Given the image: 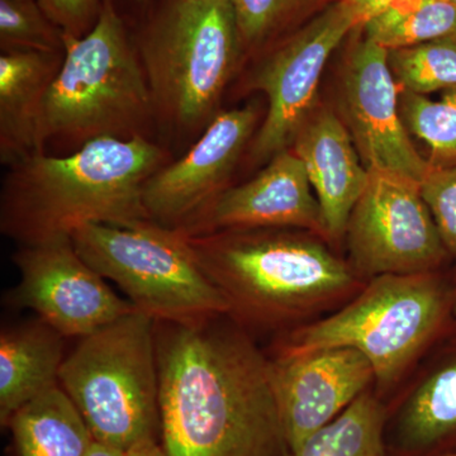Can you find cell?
<instances>
[{
  "instance_id": "7c38bea8",
  "label": "cell",
  "mask_w": 456,
  "mask_h": 456,
  "mask_svg": "<svg viewBox=\"0 0 456 456\" xmlns=\"http://www.w3.org/2000/svg\"><path fill=\"white\" fill-rule=\"evenodd\" d=\"M342 74V110L362 164L421 184L431 169L411 142L399 113V88L389 68L388 50L369 38L362 26Z\"/></svg>"
},
{
  "instance_id": "52a82bcc",
  "label": "cell",
  "mask_w": 456,
  "mask_h": 456,
  "mask_svg": "<svg viewBox=\"0 0 456 456\" xmlns=\"http://www.w3.org/2000/svg\"><path fill=\"white\" fill-rule=\"evenodd\" d=\"M241 53L230 0H174L141 46L155 112L185 130L211 122Z\"/></svg>"
},
{
  "instance_id": "9a60e30c",
  "label": "cell",
  "mask_w": 456,
  "mask_h": 456,
  "mask_svg": "<svg viewBox=\"0 0 456 456\" xmlns=\"http://www.w3.org/2000/svg\"><path fill=\"white\" fill-rule=\"evenodd\" d=\"M287 227L326 236L322 213L305 164L289 149L273 156L250 182L222 191L178 231L193 236Z\"/></svg>"
},
{
  "instance_id": "9c48e42d",
  "label": "cell",
  "mask_w": 456,
  "mask_h": 456,
  "mask_svg": "<svg viewBox=\"0 0 456 456\" xmlns=\"http://www.w3.org/2000/svg\"><path fill=\"white\" fill-rule=\"evenodd\" d=\"M359 25L342 0L294 29L261 62L255 88L268 99V110L255 137V160L272 159L289 149L311 116L327 60Z\"/></svg>"
},
{
  "instance_id": "d6986e66",
  "label": "cell",
  "mask_w": 456,
  "mask_h": 456,
  "mask_svg": "<svg viewBox=\"0 0 456 456\" xmlns=\"http://www.w3.org/2000/svg\"><path fill=\"white\" fill-rule=\"evenodd\" d=\"M18 456H88L95 444L86 419L60 384L9 419Z\"/></svg>"
},
{
  "instance_id": "f1b7e54d",
  "label": "cell",
  "mask_w": 456,
  "mask_h": 456,
  "mask_svg": "<svg viewBox=\"0 0 456 456\" xmlns=\"http://www.w3.org/2000/svg\"><path fill=\"white\" fill-rule=\"evenodd\" d=\"M123 456H167L160 440L147 439L134 444L123 452Z\"/></svg>"
},
{
  "instance_id": "e0dca14e",
  "label": "cell",
  "mask_w": 456,
  "mask_h": 456,
  "mask_svg": "<svg viewBox=\"0 0 456 456\" xmlns=\"http://www.w3.org/2000/svg\"><path fill=\"white\" fill-rule=\"evenodd\" d=\"M65 53L2 51L0 55V160L13 167L38 147L42 104Z\"/></svg>"
},
{
  "instance_id": "5b68a950",
  "label": "cell",
  "mask_w": 456,
  "mask_h": 456,
  "mask_svg": "<svg viewBox=\"0 0 456 456\" xmlns=\"http://www.w3.org/2000/svg\"><path fill=\"white\" fill-rule=\"evenodd\" d=\"M59 384L97 443L126 452L160 440L155 321L142 312L84 336L62 362Z\"/></svg>"
},
{
  "instance_id": "4316f807",
  "label": "cell",
  "mask_w": 456,
  "mask_h": 456,
  "mask_svg": "<svg viewBox=\"0 0 456 456\" xmlns=\"http://www.w3.org/2000/svg\"><path fill=\"white\" fill-rule=\"evenodd\" d=\"M446 250L456 255V167H432L419 184Z\"/></svg>"
},
{
  "instance_id": "ac0fdd59",
  "label": "cell",
  "mask_w": 456,
  "mask_h": 456,
  "mask_svg": "<svg viewBox=\"0 0 456 456\" xmlns=\"http://www.w3.org/2000/svg\"><path fill=\"white\" fill-rule=\"evenodd\" d=\"M64 336L41 318L4 327L0 334V424L59 384Z\"/></svg>"
},
{
  "instance_id": "7402d4cb",
  "label": "cell",
  "mask_w": 456,
  "mask_h": 456,
  "mask_svg": "<svg viewBox=\"0 0 456 456\" xmlns=\"http://www.w3.org/2000/svg\"><path fill=\"white\" fill-rule=\"evenodd\" d=\"M456 430V362L430 375L408 399L399 417V439L428 448Z\"/></svg>"
},
{
  "instance_id": "f546056e",
  "label": "cell",
  "mask_w": 456,
  "mask_h": 456,
  "mask_svg": "<svg viewBox=\"0 0 456 456\" xmlns=\"http://www.w3.org/2000/svg\"><path fill=\"white\" fill-rule=\"evenodd\" d=\"M122 450L114 449L112 446L104 445V444L95 441L88 456H123Z\"/></svg>"
},
{
  "instance_id": "6da1fadb",
  "label": "cell",
  "mask_w": 456,
  "mask_h": 456,
  "mask_svg": "<svg viewBox=\"0 0 456 456\" xmlns=\"http://www.w3.org/2000/svg\"><path fill=\"white\" fill-rule=\"evenodd\" d=\"M220 317L155 322L161 445L167 456H287L268 359Z\"/></svg>"
},
{
  "instance_id": "cb8c5ba5",
  "label": "cell",
  "mask_w": 456,
  "mask_h": 456,
  "mask_svg": "<svg viewBox=\"0 0 456 456\" xmlns=\"http://www.w3.org/2000/svg\"><path fill=\"white\" fill-rule=\"evenodd\" d=\"M398 104L404 127L430 149L432 167H456V90L440 101L399 90Z\"/></svg>"
},
{
  "instance_id": "44dd1931",
  "label": "cell",
  "mask_w": 456,
  "mask_h": 456,
  "mask_svg": "<svg viewBox=\"0 0 456 456\" xmlns=\"http://www.w3.org/2000/svg\"><path fill=\"white\" fill-rule=\"evenodd\" d=\"M387 50L417 46L456 33V7L446 0H395L362 26Z\"/></svg>"
},
{
  "instance_id": "484cf974",
  "label": "cell",
  "mask_w": 456,
  "mask_h": 456,
  "mask_svg": "<svg viewBox=\"0 0 456 456\" xmlns=\"http://www.w3.org/2000/svg\"><path fill=\"white\" fill-rule=\"evenodd\" d=\"M0 49L65 53V36L37 0H0Z\"/></svg>"
},
{
  "instance_id": "4fadbf2b",
  "label": "cell",
  "mask_w": 456,
  "mask_h": 456,
  "mask_svg": "<svg viewBox=\"0 0 456 456\" xmlns=\"http://www.w3.org/2000/svg\"><path fill=\"white\" fill-rule=\"evenodd\" d=\"M269 362V377L289 452L331 422L368 391L370 362L351 347L283 349Z\"/></svg>"
},
{
  "instance_id": "3957f363",
  "label": "cell",
  "mask_w": 456,
  "mask_h": 456,
  "mask_svg": "<svg viewBox=\"0 0 456 456\" xmlns=\"http://www.w3.org/2000/svg\"><path fill=\"white\" fill-rule=\"evenodd\" d=\"M184 236L226 297L228 316L259 325L287 322L354 284L351 270L325 246L277 228Z\"/></svg>"
},
{
  "instance_id": "2e32d148",
  "label": "cell",
  "mask_w": 456,
  "mask_h": 456,
  "mask_svg": "<svg viewBox=\"0 0 456 456\" xmlns=\"http://www.w3.org/2000/svg\"><path fill=\"white\" fill-rule=\"evenodd\" d=\"M293 145L320 204L326 236L338 239L346 232L351 212L364 193L370 173L360 161L346 125L331 110H318L308 117Z\"/></svg>"
},
{
  "instance_id": "d6a6232c",
  "label": "cell",
  "mask_w": 456,
  "mask_h": 456,
  "mask_svg": "<svg viewBox=\"0 0 456 456\" xmlns=\"http://www.w3.org/2000/svg\"><path fill=\"white\" fill-rule=\"evenodd\" d=\"M134 2H143V0H134Z\"/></svg>"
},
{
  "instance_id": "836d02e7",
  "label": "cell",
  "mask_w": 456,
  "mask_h": 456,
  "mask_svg": "<svg viewBox=\"0 0 456 456\" xmlns=\"http://www.w3.org/2000/svg\"><path fill=\"white\" fill-rule=\"evenodd\" d=\"M455 314H456V303H455Z\"/></svg>"
},
{
  "instance_id": "5bb4252c",
  "label": "cell",
  "mask_w": 456,
  "mask_h": 456,
  "mask_svg": "<svg viewBox=\"0 0 456 456\" xmlns=\"http://www.w3.org/2000/svg\"><path fill=\"white\" fill-rule=\"evenodd\" d=\"M253 106L216 114L200 139L175 163L156 171L143 188L152 221L174 230L184 226L222 193V185L256 127Z\"/></svg>"
},
{
  "instance_id": "277c9868",
  "label": "cell",
  "mask_w": 456,
  "mask_h": 456,
  "mask_svg": "<svg viewBox=\"0 0 456 456\" xmlns=\"http://www.w3.org/2000/svg\"><path fill=\"white\" fill-rule=\"evenodd\" d=\"M140 59L112 0H103L88 35L65 37L61 68L42 104L41 151L53 139L82 147L102 137L145 136L156 112Z\"/></svg>"
},
{
  "instance_id": "603a6c76",
  "label": "cell",
  "mask_w": 456,
  "mask_h": 456,
  "mask_svg": "<svg viewBox=\"0 0 456 456\" xmlns=\"http://www.w3.org/2000/svg\"><path fill=\"white\" fill-rule=\"evenodd\" d=\"M388 53L399 90L422 95L456 90V33Z\"/></svg>"
},
{
  "instance_id": "4dcf8cb0",
  "label": "cell",
  "mask_w": 456,
  "mask_h": 456,
  "mask_svg": "<svg viewBox=\"0 0 456 456\" xmlns=\"http://www.w3.org/2000/svg\"><path fill=\"white\" fill-rule=\"evenodd\" d=\"M446 2L450 3V4L454 5L456 7V0H446Z\"/></svg>"
},
{
  "instance_id": "8fae6325",
  "label": "cell",
  "mask_w": 456,
  "mask_h": 456,
  "mask_svg": "<svg viewBox=\"0 0 456 456\" xmlns=\"http://www.w3.org/2000/svg\"><path fill=\"white\" fill-rule=\"evenodd\" d=\"M14 264L20 281L8 301L36 312L64 338H82L136 311L77 254L71 236L20 245Z\"/></svg>"
},
{
  "instance_id": "8992f818",
  "label": "cell",
  "mask_w": 456,
  "mask_h": 456,
  "mask_svg": "<svg viewBox=\"0 0 456 456\" xmlns=\"http://www.w3.org/2000/svg\"><path fill=\"white\" fill-rule=\"evenodd\" d=\"M71 240L89 266L155 322L191 325L230 314L226 297L178 230L152 220L88 224Z\"/></svg>"
},
{
  "instance_id": "7a4b0ae2",
  "label": "cell",
  "mask_w": 456,
  "mask_h": 456,
  "mask_svg": "<svg viewBox=\"0 0 456 456\" xmlns=\"http://www.w3.org/2000/svg\"><path fill=\"white\" fill-rule=\"evenodd\" d=\"M163 150L142 134L102 137L68 156L33 154L11 167L2 194V232L20 244L69 235L88 224L151 220L147 180Z\"/></svg>"
},
{
  "instance_id": "d4e9b609",
  "label": "cell",
  "mask_w": 456,
  "mask_h": 456,
  "mask_svg": "<svg viewBox=\"0 0 456 456\" xmlns=\"http://www.w3.org/2000/svg\"><path fill=\"white\" fill-rule=\"evenodd\" d=\"M242 51L265 46L338 0H230Z\"/></svg>"
},
{
  "instance_id": "83f0119b",
  "label": "cell",
  "mask_w": 456,
  "mask_h": 456,
  "mask_svg": "<svg viewBox=\"0 0 456 456\" xmlns=\"http://www.w3.org/2000/svg\"><path fill=\"white\" fill-rule=\"evenodd\" d=\"M65 37L82 38L97 25L103 0H37Z\"/></svg>"
},
{
  "instance_id": "1f68e13d",
  "label": "cell",
  "mask_w": 456,
  "mask_h": 456,
  "mask_svg": "<svg viewBox=\"0 0 456 456\" xmlns=\"http://www.w3.org/2000/svg\"><path fill=\"white\" fill-rule=\"evenodd\" d=\"M446 456H456V452H454V454H450V455H446Z\"/></svg>"
},
{
  "instance_id": "30bf717a",
  "label": "cell",
  "mask_w": 456,
  "mask_h": 456,
  "mask_svg": "<svg viewBox=\"0 0 456 456\" xmlns=\"http://www.w3.org/2000/svg\"><path fill=\"white\" fill-rule=\"evenodd\" d=\"M351 259L362 274H419L446 253L419 184L370 173L346 228Z\"/></svg>"
},
{
  "instance_id": "ba28073f",
  "label": "cell",
  "mask_w": 456,
  "mask_h": 456,
  "mask_svg": "<svg viewBox=\"0 0 456 456\" xmlns=\"http://www.w3.org/2000/svg\"><path fill=\"white\" fill-rule=\"evenodd\" d=\"M444 314L445 296L428 273L380 275L341 311L294 332L285 349L351 347L387 386L428 344Z\"/></svg>"
},
{
  "instance_id": "ffe728a7",
  "label": "cell",
  "mask_w": 456,
  "mask_h": 456,
  "mask_svg": "<svg viewBox=\"0 0 456 456\" xmlns=\"http://www.w3.org/2000/svg\"><path fill=\"white\" fill-rule=\"evenodd\" d=\"M384 421L382 404L364 392L287 456H386Z\"/></svg>"
}]
</instances>
